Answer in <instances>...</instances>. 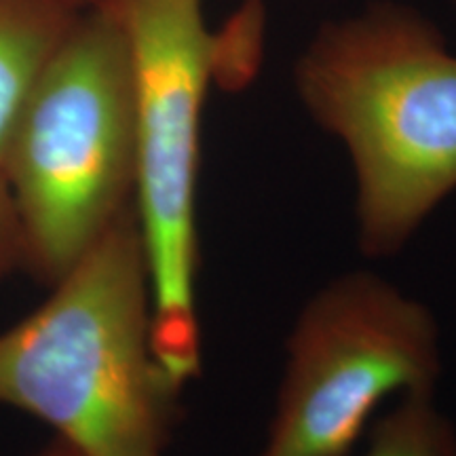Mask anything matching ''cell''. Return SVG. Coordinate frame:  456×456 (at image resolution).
I'll return each mask as SVG.
<instances>
[{
	"label": "cell",
	"mask_w": 456,
	"mask_h": 456,
	"mask_svg": "<svg viewBox=\"0 0 456 456\" xmlns=\"http://www.w3.org/2000/svg\"><path fill=\"white\" fill-rule=\"evenodd\" d=\"M294 85L351 157L359 249L397 254L456 191V53L419 11L380 0L319 28Z\"/></svg>",
	"instance_id": "6da1fadb"
},
{
	"label": "cell",
	"mask_w": 456,
	"mask_h": 456,
	"mask_svg": "<svg viewBox=\"0 0 456 456\" xmlns=\"http://www.w3.org/2000/svg\"><path fill=\"white\" fill-rule=\"evenodd\" d=\"M51 285L0 334V403L43 420L78 456H165L182 389L152 349L134 205Z\"/></svg>",
	"instance_id": "7a4b0ae2"
},
{
	"label": "cell",
	"mask_w": 456,
	"mask_h": 456,
	"mask_svg": "<svg viewBox=\"0 0 456 456\" xmlns=\"http://www.w3.org/2000/svg\"><path fill=\"white\" fill-rule=\"evenodd\" d=\"M0 175L21 262L55 283L134 205L135 87L129 43L104 3L77 17L11 131Z\"/></svg>",
	"instance_id": "3957f363"
},
{
	"label": "cell",
	"mask_w": 456,
	"mask_h": 456,
	"mask_svg": "<svg viewBox=\"0 0 456 456\" xmlns=\"http://www.w3.org/2000/svg\"><path fill=\"white\" fill-rule=\"evenodd\" d=\"M129 43L135 87L134 209L152 294V349L186 387L201 372L197 180L201 117L220 74L203 0H102Z\"/></svg>",
	"instance_id": "277c9868"
},
{
	"label": "cell",
	"mask_w": 456,
	"mask_h": 456,
	"mask_svg": "<svg viewBox=\"0 0 456 456\" xmlns=\"http://www.w3.org/2000/svg\"><path fill=\"white\" fill-rule=\"evenodd\" d=\"M258 456H345L391 395L433 393L440 328L429 306L370 271L334 277L296 319Z\"/></svg>",
	"instance_id": "5b68a950"
},
{
	"label": "cell",
	"mask_w": 456,
	"mask_h": 456,
	"mask_svg": "<svg viewBox=\"0 0 456 456\" xmlns=\"http://www.w3.org/2000/svg\"><path fill=\"white\" fill-rule=\"evenodd\" d=\"M85 9L78 0H0V163L28 95Z\"/></svg>",
	"instance_id": "8992f818"
},
{
	"label": "cell",
	"mask_w": 456,
	"mask_h": 456,
	"mask_svg": "<svg viewBox=\"0 0 456 456\" xmlns=\"http://www.w3.org/2000/svg\"><path fill=\"white\" fill-rule=\"evenodd\" d=\"M359 456H456V425L437 408L433 393L402 395L372 427Z\"/></svg>",
	"instance_id": "52a82bcc"
},
{
	"label": "cell",
	"mask_w": 456,
	"mask_h": 456,
	"mask_svg": "<svg viewBox=\"0 0 456 456\" xmlns=\"http://www.w3.org/2000/svg\"><path fill=\"white\" fill-rule=\"evenodd\" d=\"M21 262V231L9 188L0 175V279Z\"/></svg>",
	"instance_id": "ba28073f"
},
{
	"label": "cell",
	"mask_w": 456,
	"mask_h": 456,
	"mask_svg": "<svg viewBox=\"0 0 456 456\" xmlns=\"http://www.w3.org/2000/svg\"><path fill=\"white\" fill-rule=\"evenodd\" d=\"M34 456H78L77 450L68 446L64 440H60V437H55L53 442L47 444L43 450H38Z\"/></svg>",
	"instance_id": "9c48e42d"
},
{
	"label": "cell",
	"mask_w": 456,
	"mask_h": 456,
	"mask_svg": "<svg viewBox=\"0 0 456 456\" xmlns=\"http://www.w3.org/2000/svg\"><path fill=\"white\" fill-rule=\"evenodd\" d=\"M81 4H87V7H91V4H98L100 0H78Z\"/></svg>",
	"instance_id": "30bf717a"
},
{
	"label": "cell",
	"mask_w": 456,
	"mask_h": 456,
	"mask_svg": "<svg viewBox=\"0 0 456 456\" xmlns=\"http://www.w3.org/2000/svg\"><path fill=\"white\" fill-rule=\"evenodd\" d=\"M452 3H454V4H456V0H452Z\"/></svg>",
	"instance_id": "8fae6325"
}]
</instances>
